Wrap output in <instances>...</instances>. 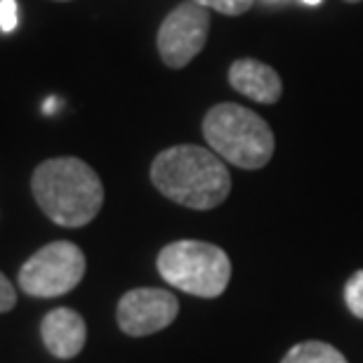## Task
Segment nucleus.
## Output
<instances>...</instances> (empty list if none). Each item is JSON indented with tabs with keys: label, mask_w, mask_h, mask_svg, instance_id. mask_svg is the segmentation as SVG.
<instances>
[{
	"label": "nucleus",
	"mask_w": 363,
	"mask_h": 363,
	"mask_svg": "<svg viewBox=\"0 0 363 363\" xmlns=\"http://www.w3.org/2000/svg\"><path fill=\"white\" fill-rule=\"evenodd\" d=\"M151 182L165 199L191 210H213L227 201L231 175L213 149L179 144L151 163Z\"/></svg>",
	"instance_id": "obj_1"
},
{
	"label": "nucleus",
	"mask_w": 363,
	"mask_h": 363,
	"mask_svg": "<svg viewBox=\"0 0 363 363\" xmlns=\"http://www.w3.org/2000/svg\"><path fill=\"white\" fill-rule=\"evenodd\" d=\"M156 269L165 283L196 297H220L231 281V259L220 245L175 241L158 252Z\"/></svg>",
	"instance_id": "obj_4"
},
{
	"label": "nucleus",
	"mask_w": 363,
	"mask_h": 363,
	"mask_svg": "<svg viewBox=\"0 0 363 363\" xmlns=\"http://www.w3.org/2000/svg\"><path fill=\"white\" fill-rule=\"evenodd\" d=\"M179 302L170 290L163 288H135L118 300L116 321L118 328L130 337L154 335L175 323Z\"/></svg>",
	"instance_id": "obj_7"
},
{
	"label": "nucleus",
	"mask_w": 363,
	"mask_h": 363,
	"mask_svg": "<svg viewBox=\"0 0 363 363\" xmlns=\"http://www.w3.org/2000/svg\"><path fill=\"white\" fill-rule=\"evenodd\" d=\"M281 363H350L345 354L335 350L328 342L321 340H307V342H297L286 352Z\"/></svg>",
	"instance_id": "obj_10"
},
{
	"label": "nucleus",
	"mask_w": 363,
	"mask_h": 363,
	"mask_svg": "<svg viewBox=\"0 0 363 363\" xmlns=\"http://www.w3.org/2000/svg\"><path fill=\"white\" fill-rule=\"evenodd\" d=\"M19 24L17 17V3L14 0H0V28L5 33H12Z\"/></svg>",
	"instance_id": "obj_13"
},
{
	"label": "nucleus",
	"mask_w": 363,
	"mask_h": 363,
	"mask_svg": "<svg viewBox=\"0 0 363 363\" xmlns=\"http://www.w3.org/2000/svg\"><path fill=\"white\" fill-rule=\"evenodd\" d=\"M229 83L236 92L245 94L252 101H259V104H274V101L281 99L283 85L279 74L264 62L257 60H236L229 69Z\"/></svg>",
	"instance_id": "obj_9"
},
{
	"label": "nucleus",
	"mask_w": 363,
	"mask_h": 363,
	"mask_svg": "<svg viewBox=\"0 0 363 363\" xmlns=\"http://www.w3.org/2000/svg\"><path fill=\"white\" fill-rule=\"evenodd\" d=\"M85 276V255L76 243L43 245L19 267V288L31 297H60L71 293Z\"/></svg>",
	"instance_id": "obj_5"
},
{
	"label": "nucleus",
	"mask_w": 363,
	"mask_h": 363,
	"mask_svg": "<svg viewBox=\"0 0 363 363\" xmlns=\"http://www.w3.org/2000/svg\"><path fill=\"white\" fill-rule=\"evenodd\" d=\"M14 304H17V290L10 281H7L5 274H0V314L5 311H12Z\"/></svg>",
	"instance_id": "obj_14"
},
{
	"label": "nucleus",
	"mask_w": 363,
	"mask_h": 363,
	"mask_svg": "<svg viewBox=\"0 0 363 363\" xmlns=\"http://www.w3.org/2000/svg\"><path fill=\"white\" fill-rule=\"evenodd\" d=\"M40 337L55 359L69 361L83 352L85 340H88V325L76 309L57 307L43 316Z\"/></svg>",
	"instance_id": "obj_8"
},
{
	"label": "nucleus",
	"mask_w": 363,
	"mask_h": 363,
	"mask_svg": "<svg viewBox=\"0 0 363 363\" xmlns=\"http://www.w3.org/2000/svg\"><path fill=\"white\" fill-rule=\"evenodd\" d=\"M210 31V14L203 5L182 3L163 19L158 28V52L165 67L182 69L206 48Z\"/></svg>",
	"instance_id": "obj_6"
},
{
	"label": "nucleus",
	"mask_w": 363,
	"mask_h": 363,
	"mask_svg": "<svg viewBox=\"0 0 363 363\" xmlns=\"http://www.w3.org/2000/svg\"><path fill=\"white\" fill-rule=\"evenodd\" d=\"M345 304L354 316L363 321V269L354 272L345 283Z\"/></svg>",
	"instance_id": "obj_11"
},
{
	"label": "nucleus",
	"mask_w": 363,
	"mask_h": 363,
	"mask_svg": "<svg viewBox=\"0 0 363 363\" xmlns=\"http://www.w3.org/2000/svg\"><path fill=\"white\" fill-rule=\"evenodd\" d=\"M203 137L222 161L243 170L264 168L276 149L269 123L250 108L231 101L217 104L206 113Z\"/></svg>",
	"instance_id": "obj_3"
},
{
	"label": "nucleus",
	"mask_w": 363,
	"mask_h": 363,
	"mask_svg": "<svg viewBox=\"0 0 363 363\" xmlns=\"http://www.w3.org/2000/svg\"><path fill=\"white\" fill-rule=\"evenodd\" d=\"M31 191L38 208L60 227L78 229L99 215L104 186L81 158H50L33 170Z\"/></svg>",
	"instance_id": "obj_2"
},
{
	"label": "nucleus",
	"mask_w": 363,
	"mask_h": 363,
	"mask_svg": "<svg viewBox=\"0 0 363 363\" xmlns=\"http://www.w3.org/2000/svg\"><path fill=\"white\" fill-rule=\"evenodd\" d=\"M194 3L203 5L206 10L208 7H213V10L222 12V14H231V17H236V14L248 12L255 0H194Z\"/></svg>",
	"instance_id": "obj_12"
},
{
	"label": "nucleus",
	"mask_w": 363,
	"mask_h": 363,
	"mask_svg": "<svg viewBox=\"0 0 363 363\" xmlns=\"http://www.w3.org/2000/svg\"><path fill=\"white\" fill-rule=\"evenodd\" d=\"M302 3H307V5H318L321 0H302Z\"/></svg>",
	"instance_id": "obj_16"
},
{
	"label": "nucleus",
	"mask_w": 363,
	"mask_h": 363,
	"mask_svg": "<svg viewBox=\"0 0 363 363\" xmlns=\"http://www.w3.org/2000/svg\"><path fill=\"white\" fill-rule=\"evenodd\" d=\"M347 3H359V0H347Z\"/></svg>",
	"instance_id": "obj_17"
},
{
	"label": "nucleus",
	"mask_w": 363,
	"mask_h": 363,
	"mask_svg": "<svg viewBox=\"0 0 363 363\" xmlns=\"http://www.w3.org/2000/svg\"><path fill=\"white\" fill-rule=\"evenodd\" d=\"M60 106V101H57V97H50L45 104H43V111L45 113H55V108Z\"/></svg>",
	"instance_id": "obj_15"
}]
</instances>
